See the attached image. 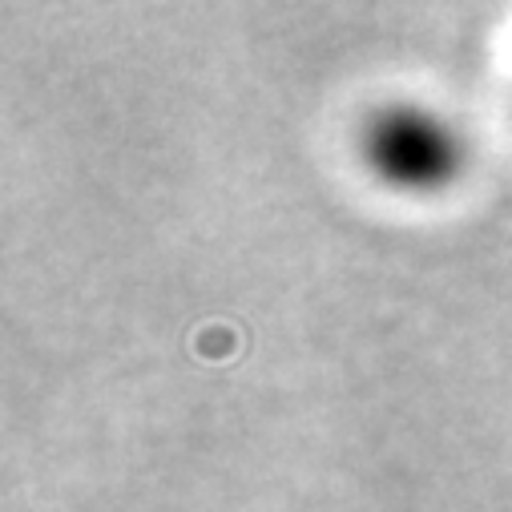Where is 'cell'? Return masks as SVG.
Wrapping results in <instances>:
<instances>
[{
    "mask_svg": "<svg viewBox=\"0 0 512 512\" xmlns=\"http://www.w3.org/2000/svg\"><path fill=\"white\" fill-rule=\"evenodd\" d=\"M363 158L396 190H440L464 170L460 130L428 105H383L363 130Z\"/></svg>",
    "mask_w": 512,
    "mask_h": 512,
    "instance_id": "obj_1",
    "label": "cell"
}]
</instances>
